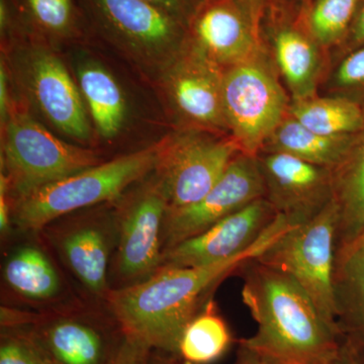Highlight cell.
<instances>
[{"instance_id": "6da1fadb", "label": "cell", "mask_w": 364, "mask_h": 364, "mask_svg": "<svg viewBox=\"0 0 364 364\" xmlns=\"http://www.w3.org/2000/svg\"><path fill=\"white\" fill-rule=\"evenodd\" d=\"M291 226L277 215L247 250L229 259L198 267H160L148 279L111 289L105 301L126 336L178 356L184 330L205 308L220 282L239 272Z\"/></svg>"}, {"instance_id": "7a4b0ae2", "label": "cell", "mask_w": 364, "mask_h": 364, "mask_svg": "<svg viewBox=\"0 0 364 364\" xmlns=\"http://www.w3.org/2000/svg\"><path fill=\"white\" fill-rule=\"evenodd\" d=\"M239 272L242 299L257 324L255 334L240 340V346L267 364L332 363L341 334L293 277L256 258Z\"/></svg>"}, {"instance_id": "3957f363", "label": "cell", "mask_w": 364, "mask_h": 364, "mask_svg": "<svg viewBox=\"0 0 364 364\" xmlns=\"http://www.w3.org/2000/svg\"><path fill=\"white\" fill-rule=\"evenodd\" d=\"M166 142L100 163L16 200L13 221L21 231H40L64 215L116 200L156 167Z\"/></svg>"}, {"instance_id": "277c9868", "label": "cell", "mask_w": 364, "mask_h": 364, "mask_svg": "<svg viewBox=\"0 0 364 364\" xmlns=\"http://www.w3.org/2000/svg\"><path fill=\"white\" fill-rule=\"evenodd\" d=\"M337 220L332 200L314 219L289 229L256 259L293 277L326 322L342 334L335 296Z\"/></svg>"}, {"instance_id": "5b68a950", "label": "cell", "mask_w": 364, "mask_h": 364, "mask_svg": "<svg viewBox=\"0 0 364 364\" xmlns=\"http://www.w3.org/2000/svg\"><path fill=\"white\" fill-rule=\"evenodd\" d=\"M4 164L16 200L100 164L93 151L60 140L26 114L7 122Z\"/></svg>"}, {"instance_id": "8992f818", "label": "cell", "mask_w": 364, "mask_h": 364, "mask_svg": "<svg viewBox=\"0 0 364 364\" xmlns=\"http://www.w3.org/2000/svg\"><path fill=\"white\" fill-rule=\"evenodd\" d=\"M222 95L234 140L245 154L255 156L282 122L287 105L284 91L267 70L249 60L223 75Z\"/></svg>"}, {"instance_id": "52a82bcc", "label": "cell", "mask_w": 364, "mask_h": 364, "mask_svg": "<svg viewBox=\"0 0 364 364\" xmlns=\"http://www.w3.org/2000/svg\"><path fill=\"white\" fill-rule=\"evenodd\" d=\"M168 200L158 181L142 189L114 215V272L121 287L148 279L161 265L162 233Z\"/></svg>"}, {"instance_id": "ba28073f", "label": "cell", "mask_w": 364, "mask_h": 364, "mask_svg": "<svg viewBox=\"0 0 364 364\" xmlns=\"http://www.w3.org/2000/svg\"><path fill=\"white\" fill-rule=\"evenodd\" d=\"M263 198L265 186L259 162L251 155L235 157L219 181L198 202L168 210L163 226V252Z\"/></svg>"}, {"instance_id": "9c48e42d", "label": "cell", "mask_w": 364, "mask_h": 364, "mask_svg": "<svg viewBox=\"0 0 364 364\" xmlns=\"http://www.w3.org/2000/svg\"><path fill=\"white\" fill-rule=\"evenodd\" d=\"M240 149L234 140L184 138L166 141L155 169L169 210L188 207L207 195Z\"/></svg>"}, {"instance_id": "30bf717a", "label": "cell", "mask_w": 364, "mask_h": 364, "mask_svg": "<svg viewBox=\"0 0 364 364\" xmlns=\"http://www.w3.org/2000/svg\"><path fill=\"white\" fill-rule=\"evenodd\" d=\"M265 200L291 226L314 219L333 200L332 170L287 153L272 151L260 160Z\"/></svg>"}, {"instance_id": "8fae6325", "label": "cell", "mask_w": 364, "mask_h": 364, "mask_svg": "<svg viewBox=\"0 0 364 364\" xmlns=\"http://www.w3.org/2000/svg\"><path fill=\"white\" fill-rule=\"evenodd\" d=\"M275 217L270 203L259 198L202 234L165 250L160 267H203L239 255L259 239Z\"/></svg>"}, {"instance_id": "7c38bea8", "label": "cell", "mask_w": 364, "mask_h": 364, "mask_svg": "<svg viewBox=\"0 0 364 364\" xmlns=\"http://www.w3.org/2000/svg\"><path fill=\"white\" fill-rule=\"evenodd\" d=\"M55 227L50 239L66 267L90 293L105 299L111 291L109 264L116 247L114 215L83 218Z\"/></svg>"}, {"instance_id": "4fadbf2b", "label": "cell", "mask_w": 364, "mask_h": 364, "mask_svg": "<svg viewBox=\"0 0 364 364\" xmlns=\"http://www.w3.org/2000/svg\"><path fill=\"white\" fill-rule=\"evenodd\" d=\"M105 33L127 44L159 52L176 42L177 18L144 0H85Z\"/></svg>"}, {"instance_id": "5bb4252c", "label": "cell", "mask_w": 364, "mask_h": 364, "mask_svg": "<svg viewBox=\"0 0 364 364\" xmlns=\"http://www.w3.org/2000/svg\"><path fill=\"white\" fill-rule=\"evenodd\" d=\"M30 85L33 97L47 119L67 135L90 139V124L80 93L65 66L51 53H33Z\"/></svg>"}, {"instance_id": "9a60e30c", "label": "cell", "mask_w": 364, "mask_h": 364, "mask_svg": "<svg viewBox=\"0 0 364 364\" xmlns=\"http://www.w3.org/2000/svg\"><path fill=\"white\" fill-rule=\"evenodd\" d=\"M195 33L203 53L213 62L243 63L252 58L255 42L240 11L228 2H215L196 16Z\"/></svg>"}, {"instance_id": "2e32d148", "label": "cell", "mask_w": 364, "mask_h": 364, "mask_svg": "<svg viewBox=\"0 0 364 364\" xmlns=\"http://www.w3.org/2000/svg\"><path fill=\"white\" fill-rule=\"evenodd\" d=\"M212 62L208 57H196L179 67L172 81V95L177 107L189 119L205 126L227 127L223 76L215 71Z\"/></svg>"}, {"instance_id": "e0dca14e", "label": "cell", "mask_w": 364, "mask_h": 364, "mask_svg": "<svg viewBox=\"0 0 364 364\" xmlns=\"http://www.w3.org/2000/svg\"><path fill=\"white\" fill-rule=\"evenodd\" d=\"M33 336L59 364H109L114 356L102 331L81 318L47 321Z\"/></svg>"}, {"instance_id": "ac0fdd59", "label": "cell", "mask_w": 364, "mask_h": 364, "mask_svg": "<svg viewBox=\"0 0 364 364\" xmlns=\"http://www.w3.org/2000/svg\"><path fill=\"white\" fill-rule=\"evenodd\" d=\"M333 202L337 208V251L364 232V141L332 170Z\"/></svg>"}, {"instance_id": "d6986e66", "label": "cell", "mask_w": 364, "mask_h": 364, "mask_svg": "<svg viewBox=\"0 0 364 364\" xmlns=\"http://www.w3.org/2000/svg\"><path fill=\"white\" fill-rule=\"evenodd\" d=\"M4 279L14 293L28 301H50L61 291L59 273L37 246H23L14 251L4 263Z\"/></svg>"}, {"instance_id": "ffe728a7", "label": "cell", "mask_w": 364, "mask_h": 364, "mask_svg": "<svg viewBox=\"0 0 364 364\" xmlns=\"http://www.w3.org/2000/svg\"><path fill=\"white\" fill-rule=\"evenodd\" d=\"M335 296L341 332L349 329L364 339V242L337 251Z\"/></svg>"}, {"instance_id": "44dd1931", "label": "cell", "mask_w": 364, "mask_h": 364, "mask_svg": "<svg viewBox=\"0 0 364 364\" xmlns=\"http://www.w3.org/2000/svg\"><path fill=\"white\" fill-rule=\"evenodd\" d=\"M272 136V151L287 153L331 170L336 168L350 151L348 139L345 136L320 135L293 117L282 119Z\"/></svg>"}, {"instance_id": "7402d4cb", "label": "cell", "mask_w": 364, "mask_h": 364, "mask_svg": "<svg viewBox=\"0 0 364 364\" xmlns=\"http://www.w3.org/2000/svg\"><path fill=\"white\" fill-rule=\"evenodd\" d=\"M79 85L100 135L116 136L123 127L126 102L112 74L97 64H88L79 70Z\"/></svg>"}, {"instance_id": "603a6c76", "label": "cell", "mask_w": 364, "mask_h": 364, "mask_svg": "<svg viewBox=\"0 0 364 364\" xmlns=\"http://www.w3.org/2000/svg\"><path fill=\"white\" fill-rule=\"evenodd\" d=\"M291 114L306 128L327 136H346L364 123L360 107L343 98H299Z\"/></svg>"}, {"instance_id": "cb8c5ba5", "label": "cell", "mask_w": 364, "mask_h": 364, "mask_svg": "<svg viewBox=\"0 0 364 364\" xmlns=\"http://www.w3.org/2000/svg\"><path fill=\"white\" fill-rule=\"evenodd\" d=\"M232 340L227 323L210 301L184 330L178 356L189 364H210L226 353Z\"/></svg>"}, {"instance_id": "d4e9b609", "label": "cell", "mask_w": 364, "mask_h": 364, "mask_svg": "<svg viewBox=\"0 0 364 364\" xmlns=\"http://www.w3.org/2000/svg\"><path fill=\"white\" fill-rule=\"evenodd\" d=\"M275 52L282 74L299 100L309 97L318 68L314 46L301 33L287 30L277 36Z\"/></svg>"}, {"instance_id": "484cf974", "label": "cell", "mask_w": 364, "mask_h": 364, "mask_svg": "<svg viewBox=\"0 0 364 364\" xmlns=\"http://www.w3.org/2000/svg\"><path fill=\"white\" fill-rule=\"evenodd\" d=\"M359 0H318L310 16L314 37L328 45L343 35L353 18Z\"/></svg>"}, {"instance_id": "4316f807", "label": "cell", "mask_w": 364, "mask_h": 364, "mask_svg": "<svg viewBox=\"0 0 364 364\" xmlns=\"http://www.w3.org/2000/svg\"><path fill=\"white\" fill-rule=\"evenodd\" d=\"M33 21L46 32L63 36L73 32L76 23L73 0H25Z\"/></svg>"}, {"instance_id": "83f0119b", "label": "cell", "mask_w": 364, "mask_h": 364, "mask_svg": "<svg viewBox=\"0 0 364 364\" xmlns=\"http://www.w3.org/2000/svg\"><path fill=\"white\" fill-rule=\"evenodd\" d=\"M48 352L33 336H2L0 364H46Z\"/></svg>"}, {"instance_id": "f1b7e54d", "label": "cell", "mask_w": 364, "mask_h": 364, "mask_svg": "<svg viewBox=\"0 0 364 364\" xmlns=\"http://www.w3.org/2000/svg\"><path fill=\"white\" fill-rule=\"evenodd\" d=\"M109 364H151V348L139 340L124 335Z\"/></svg>"}, {"instance_id": "f546056e", "label": "cell", "mask_w": 364, "mask_h": 364, "mask_svg": "<svg viewBox=\"0 0 364 364\" xmlns=\"http://www.w3.org/2000/svg\"><path fill=\"white\" fill-rule=\"evenodd\" d=\"M337 80L344 86L364 83V47L352 53L342 62L337 71Z\"/></svg>"}, {"instance_id": "4dcf8cb0", "label": "cell", "mask_w": 364, "mask_h": 364, "mask_svg": "<svg viewBox=\"0 0 364 364\" xmlns=\"http://www.w3.org/2000/svg\"><path fill=\"white\" fill-rule=\"evenodd\" d=\"M178 18L186 11V0H144Z\"/></svg>"}, {"instance_id": "1f68e13d", "label": "cell", "mask_w": 364, "mask_h": 364, "mask_svg": "<svg viewBox=\"0 0 364 364\" xmlns=\"http://www.w3.org/2000/svg\"><path fill=\"white\" fill-rule=\"evenodd\" d=\"M331 364H364V361L351 344H341Z\"/></svg>"}, {"instance_id": "d6a6232c", "label": "cell", "mask_w": 364, "mask_h": 364, "mask_svg": "<svg viewBox=\"0 0 364 364\" xmlns=\"http://www.w3.org/2000/svg\"><path fill=\"white\" fill-rule=\"evenodd\" d=\"M7 75L6 72L1 65L0 70V112H1V119H6L7 112H9V93H7Z\"/></svg>"}, {"instance_id": "836d02e7", "label": "cell", "mask_w": 364, "mask_h": 364, "mask_svg": "<svg viewBox=\"0 0 364 364\" xmlns=\"http://www.w3.org/2000/svg\"><path fill=\"white\" fill-rule=\"evenodd\" d=\"M235 364H267L254 352L240 346L238 358Z\"/></svg>"}, {"instance_id": "e575fe53", "label": "cell", "mask_w": 364, "mask_h": 364, "mask_svg": "<svg viewBox=\"0 0 364 364\" xmlns=\"http://www.w3.org/2000/svg\"><path fill=\"white\" fill-rule=\"evenodd\" d=\"M353 39L355 42H364V6L356 18L353 28Z\"/></svg>"}, {"instance_id": "d590c367", "label": "cell", "mask_w": 364, "mask_h": 364, "mask_svg": "<svg viewBox=\"0 0 364 364\" xmlns=\"http://www.w3.org/2000/svg\"><path fill=\"white\" fill-rule=\"evenodd\" d=\"M151 364H189L186 363L183 359L176 358H166V356L156 355V354H151Z\"/></svg>"}, {"instance_id": "8d00e7d4", "label": "cell", "mask_w": 364, "mask_h": 364, "mask_svg": "<svg viewBox=\"0 0 364 364\" xmlns=\"http://www.w3.org/2000/svg\"><path fill=\"white\" fill-rule=\"evenodd\" d=\"M46 364H59V363H57L56 361H55L54 359H53L51 358V356L49 355V353H48V358H47V360H46Z\"/></svg>"}, {"instance_id": "74e56055", "label": "cell", "mask_w": 364, "mask_h": 364, "mask_svg": "<svg viewBox=\"0 0 364 364\" xmlns=\"http://www.w3.org/2000/svg\"><path fill=\"white\" fill-rule=\"evenodd\" d=\"M358 241L364 242V232H363V235H361L360 238H359Z\"/></svg>"}]
</instances>
